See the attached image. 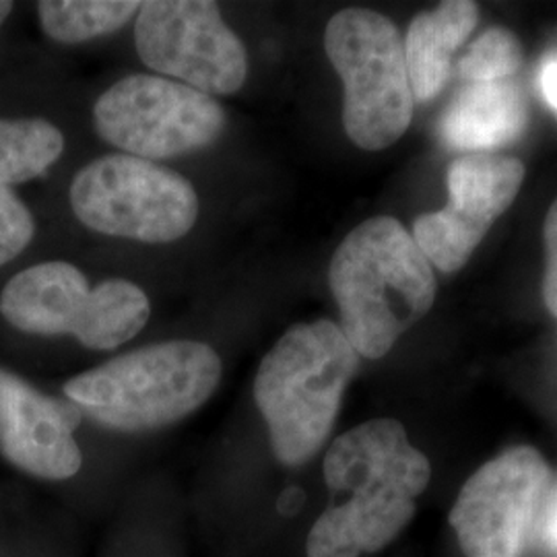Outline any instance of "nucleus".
Masks as SVG:
<instances>
[{
    "instance_id": "f257e3e1",
    "label": "nucleus",
    "mask_w": 557,
    "mask_h": 557,
    "mask_svg": "<svg viewBox=\"0 0 557 557\" xmlns=\"http://www.w3.org/2000/svg\"><path fill=\"white\" fill-rule=\"evenodd\" d=\"M430 478V460L397 419H372L347 430L324 457L333 502L312 524L306 556L379 554L413 520Z\"/></svg>"
},
{
    "instance_id": "f03ea898",
    "label": "nucleus",
    "mask_w": 557,
    "mask_h": 557,
    "mask_svg": "<svg viewBox=\"0 0 557 557\" xmlns=\"http://www.w3.org/2000/svg\"><path fill=\"white\" fill-rule=\"evenodd\" d=\"M329 285L338 329L368 359L384 358L436 299L430 260L393 218H372L349 232L331 260Z\"/></svg>"
},
{
    "instance_id": "7ed1b4c3",
    "label": "nucleus",
    "mask_w": 557,
    "mask_h": 557,
    "mask_svg": "<svg viewBox=\"0 0 557 557\" xmlns=\"http://www.w3.org/2000/svg\"><path fill=\"white\" fill-rule=\"evenodd\" d=\"M358 351L335 322L292 326L260 361L255 400L281 465L308 462L331 436Z\"/></svg>"
},
{
    "instance_id": "20e7f679",
    "label": "nucleus",
    "mask_w": 557,
    "mask_h": 557,
    "mask_svg": "<svg viewBox=\"0 0 557 557\" xmlns=\"http://www.w3.org/2000/svg\"><path fill=\"white\" fill-rule=\"evenodd\" d=\"M223 366L200 341H165L110 359L62 386L64 398L101 428L139 434L178 423L220 386Z\"/></svg>"
},
{
    "instance_id": "39448f33",
    "label": "nucleus",
    "mask_w": 557,
    "mask_h": 557,
    "mask_svg": "<svg viewBox=\"0 0 557 557\" xmlns=\"http://www.w3.org/2000/svg\"><path fill=\"white\" fill-rule=\"evenodd\" d=\"M0 317L25 335H69L94 351H112L137 337L151 317L139 285L108 278L91 287L77 267L46 260L7 281Z\"/></svg>"
},
{
    "instance_id": "423d86ee",
    "label": "nucleus",
    "mask_w": 557,
    "mask_h": 557,
    "mask_svg": "<svg viewBox=\"0 0 557 557\" xmlns=\"http://www.w3.org/2000/svg\"><path fill=\"white\" fill-rule=\"evenodd\" d=\"M324 50L343 81V126L366 151L395 145L413 119L405 41L370 9H343L324 29Z\"/></svg>"
},
{
    "instance_id": "0eeeda50",
    "label": "nucleus",
    "mask_w": 557,
    "mask_h": 557,
    "mask_svg": "<svg viewBox=\"0 0 557 557\" xmlns=\"http://www.w3.org/2000/svg\"><path fill=\"white\" fill-rule=\"evenodd\" d=\"M71 207L94 232L147 244L184 238L199 218L195 186L156 161L103 156L71 182Z\"/></svg>"
},
{
    "instance_id": "6e6552de",
    "label": "nucleus",
    "mask_w": 557,
    "mask_h": 557,
    "mask_svg": "<svg viewBox=\"0 0 557 557\" xmlns=\"http://www.w3.org/2000/svg\"><path fill=\"white\" fill-rule=\"evenodd\" d=\"M101 139L140 160H168L220 139L225 112L207 94L156 75H131L103 91L94 108Z\"/></svg>"
},
{
    "instance_id": "1a4fd4ad",
    "label": "nucleus",
    "mask_w": 557,
    "mask_h": 557,
    "mask_svg": "<svg viewBox=\"0 0 557 557\" xmlns=\"http://www.w3.org/2000/svg\"><path fill=\"white\" fill-rule=\"evenodd\" d=\"M552 490V469L531 446L492 458L462 485L450 527L467 557H522Z\"/></svg>"
},
{
    "instance_id": "9d476101",
    "label": "nucleus",
    "mask_w": 557,
    "mask_h": 557,
    "mask_svg": "<svg viewBox=\"0 0 557 557\" xmlns=\"http://www.w3.org/2000/svg\"><path fill=\"white\" fill-rule=\"evenodd\" d=\"M135 44L151 71L172 75L207 96H232L248 75L246 48L221 20L218 2H143Z\"/></svg>"
},
{
    "instance_id": "9b49d317",
    "label": "nucleus",
    "mask_w": 557,
    "mask_h": 557,
    "mask_svg": "<svg viewBox=\"0 0 557 557\" xmlns=\"http://www.w3.org/2000/svg\"><path fill=\"white\" fill-rule=\"evenodd\" d=\"M522 180L524 165L515 158H458L448 170V205L413 225V238L430 264L444 273L462 269L494 221L515 202Z\"/></svg>"
},
{
    "instance_id": "f8f14e48",
    "label": "nucleus",
    "mask_w": 557,
    "mask_h": 557,
    "mask_svg": "<svg viewBox=\"0 0 557 557\" xmlns=\"http://www.w3.org/2000/svg\"><path fill=\"white\" fill-rule=\"evenodd\" d=\"M83 418L69 398L50 397L0 368V458L23 475L52 483L75 478L83 467L75 440Z\"/></svg>"
},
{
    "instance_id": "ddd939ff",
    "label": "nucleus",
    "mask_w": 557,
    "mask_h": 557,
    "mask_svg": "<svg viewBox=\"0 0 557 557\" xmlns=\"http://www.w3.org/2000/svg\"><path fill=\"white\" fill-rule=\"evenodd\" d=\"M529 108L515 83H469L440 120L442 140L457 151L487 153L524 133Z\"/></svg>"
},
{
    "instance_id": "4468645a",
    "label": "nucleus",
    "mask_w": 557,
    "mask_h": 557,
    "mask_svg": "<svg viewBox=\"0 0 557 557\" xmlns=\"http://www.w3.org/2000/svg\"><path fill=\"white\" fill-rule=\"evenodd\" d=\"M479 21V4L471 0L442 2L411 21L405 40L407 73L413 100L430 101L446 87L453 57Z\"/></svg>"
},
{
    "instance_id": "2eb2a0df",
    "label": "nucleus",
    "mask_w": 557,
    "mask_h": 557,
    "mask_svg": "<svg viewBox=\"0 0 557 557\" xmlns=\"http://www.w3.org/2000/svg\"><path fill=\"white\" fill-rule=\"evenodd\" d=\"M64 151L59 126L44 119H0V184L44 176Z\"/></svg>"
},
{
    "instance_id": "dca6fc26",
    "label": "nucleus",
    "mask_w": 557,
    "mask_h": 557,
    "mask_svg": "<svg viewBox=\"0 0 557 557\" xmlns=\"http://www.w3.org/2000/svg\"><path fill=\"white\" fill-rule=\"evenodd\" d=\"M143 2L124 0H44L38 4L41 32L59 44H81L119 32L139 15Z\"/></svg>"
},
{
    "instance_id": "f3484780",
    "label": "nucleus",
    "mask_w": 557,
    "mask_h": 557,
    "mask_svg": "<svg viewBox=\"0 0 557 557\" xmlns=\"http://www.w3.org/2000/svg\"><path fill=\"white\" fill-rule=\"evenodd\" d=\"M522 46L506 27H490L458 60V75L469 83H496L517 75L522 66Z\"/></svg>"
},
{
    "instance_id": "a211bd4d",
    "label": "nucleus",
    "mask_w": 557,
    "mask_h": 557,
    "mask_svg": "<svg viewBox=\"0 0 557 557\" xmlns=\"http://www.w3.org/2000/svg\"><path fill=\"white\" fill-rule=\"evenodd\" d=\"M36 236V220L11 186L0 184V267L25 252Z\"/></svg>"
},
{
    "instance_id": "6ab92c4d",
    "label": "nucleus",
    "mask_w": 557,
    "mask_h": 557,
    "mask_svg": "<svg viewBox=\"0 0 557 557\" xmlns=\"http://www.w3.org/2000/svg\"><path fill=\"white\" fill-rule=\"evenodd\" d=\"M543 238H545V277H543V299L549 312L557 317V199L552 209L547 211L545 225H543Z\"/></svg>"
},
{
    "instance_id": "aec40b11",
    "label": "nucleus",
    "mask_w": 557,
    "mask_h": 557,
    "mask_svg": "<svg viewBox=\"0 0 557 557\" xmlns=\"http://www.w3.org/2000/svg\"><path fill=\"white\" fill-rule=\"evenodd\" d=\"M535 535L549 554L557 556V483L556 487L549 490L547 499L543 504Z\"/></svg>"
},
{
    "instance_id": "412c9836",
    "label": "nucleus",
    "mask_w": 557,
    "mask_h": 557,
    "mask_svg": "<svg viewBox=\"0 0 557 557\" xmlns=\"http://www.w3.org/2000/svg\"><path fill=\"white\" fill-rule=\"evenodd\" d=\"M539 83H541V91L545 96V100L549 101V106L557 112V52L547 57L541 73H539Z\"/></svg>"
},
{
    "instance_id": "4be33fe9",
    "label": "nucleus",
    "mask_w": 557,
    "mask_h": 557,
    "mask_svg": "<svg viewBox=\"0 0 557 557\" xmlns=\"http://www.w3.org/2000/svg\"><path fill=\"white\" fill-rule=\"evenodd\" d=\"M13 9H15V4H13V2H4V0H0V29H2V25L7 23V20L11 17Z\"/></svg>"
}]
</instances>
